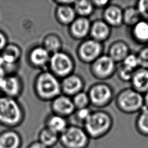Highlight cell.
<instances>
[{
  "instance_id": "cell-1",
  "label": "cell",
  "mask_w": 148,
  "mask_h": 148,
  "mask_svg": "<svg viewBox=\"0 0 148 148\" xmlns=\"http://www.w3.org/2000/svg\"><path fill=\"white\" fill-rule=\"evenodd\" d=\"M25 119L24 110L16 98L0 97V124L8 129L20 126Z\"/></svg>"
},
{
  "instance_id": "cell-2",
  "label": "cell",
  "mask_w": 148,
  "mask_h": 148,
  "mask_svg": "<svg viewBox=\"0 0 148 148\" xmlns=\"http://www.w3.org/2000/svg\"><path fill=\"white\" fill-rule=\"evenodd\" d=\"M36 96L43 101H51L61 94L60 79L49 70H43L36 76L34 82Z\"/></svg>"
},
{
  "instance_id": "cell-3",
  "label": "cell",
  "mask_w": 148,
  "mask_h": 148,
  "mask_svg": "<svg viewBox=\"0 0 148 148\" xmlns=\"http://www.w3.org/2000/svg\"><path fill=\"white\" fill-rule=\"evenodd\" d=\"M113 124V118L108 112L97 110L92 111L83 124V128L90 139H99L109 132Z\"/></svg>"
},
{
  "instance_id": "cell-4",
  "label": "cell",
  "mask_w": 148,
  "mask_h": 148,
  "mask_svg": "<svg viewBox=\"0 0 148 148\" xmlns=\"http://www.w3.org/2000/svg\"><path fill=\"white\" fill-rule=\"evenodd\" d=\"M115 104L117 108L126 114L139 112L144 107L143 95L132 87L121 90L116 95Z\"/></svg>"
},
{
  "instance_id": "cell-5",
  "label": "cell",
  "mask_w": 148,
  "mask_h": 148,
  "mask_svg": "<svg viewBox=\"0 0 148 148\" xmlns=\"http://www.w3.org/2000/svg\"><path fill=\"white\" fill-rule=\"evenodd\" d=\"M47 68L51 73L62 79L73 73L75 63L71 54L61 50L51 55Z\"/></svg>"
},
{
  "instance_id": "cell-6",
  "label": "cell",
  "mask_w": 148,
  "mask_h": 148,
  "mask_svg": "<svg viewBox=\"0 0 148 148\" xmlns=\"http://www.w3.org/2000/svg\"><path fill=\"white\" fill-rule=\"evenodd\" d=\"M90 140L83 127L77 125H69L59 136V143L64 148H87Z\"/></svg>"
},
{
  "instance_id": "cell-7",
  "label": "cell",
  "mask_w": 148,
  "mask_h": 148,
  "mask_svg": "<svg viewBox=\"0 0 148 148\" xmlns=\"http://www.w3.org/2000/svg\"><path fill=\"white\" fill-rule=\"evenodd\" d=\"M87 94L90 105L97 108H103L108 106L113 101L114 91L108 83L98 82L92 84Z\"/></svg>"
},
{
  "instance_id": "cell-8",
  "label": "cell",
  "mask_w": 148,
  "mask_h": 148,
  "mask_svg": "<svg viewBox=\"0 0 148 148\" xmlns=\"http://www.w3.org/2000/svg\"><path fill=\"white\" fill-rule=\"evenodd\" d=\"M116 64L107 54H103L90 64V71L95 79L101 80H108L116 73Z\"/></svg>"
},
{
  "instance_id": "cell-9",
  "label": "cell",
  "mask_w": 148,
  "mask_h": 148,
  "mask_svg": "<svg viewBox=\"0 0 148 148\" xmlns=\"http://www.w3.org/2000/svg\"><path fill=\"white\" fill-rule=\"evenodd\" d=\"M103 43L89 38L80 43L76 50V54L81 62L91 64L103 54Z\"/></svg>"
},
{
  "instance_id": "cell-10",
  "label": "cell",
  "mask_w": 148,
  "mask_h": 148,
  "mask_svg": "<svg viewBox=\"0 0 148 148\" xmlns=\"http://www.w3.org/2000/svg\"><path fill=\"white\" fill-rule=\"evenodd\" d=\"M0 89L4 95L17 99L23 92V83L16 73L1 78Z\"/></svg>"
},
{
  "instance_id": "cell-11",
  "label": "cell",
  "mask_w": 148,
  "mask_h": 148,
  "mask_svg": "<svg viewBox=\"0 0 148 148\" xmlns=\"http://www.w3.org/2000/svg\"><path fill=\"white\" fill-rule=\"evenodd\" d=\"M50 108L52 113L65 118L73 115L76 110L72 98L62 94L51 101Z\"/></svg>"
},
{
  "instance_id": "cell-12",
  "label": "cell",
  "mask_w": 148,
  "mask_h": 148,
  "mask_svg": "<svg viewBox=\"0 0 148 148\" xmlns=\"http://www.w3.org/2000/svg\"><path fill=\"white\" fill-rule=\"evenodd\" d=\"M61 94L72 97L83 91L84 82L79 75L73 73L60 81Z\"/></svg>"
},
{
  "instance_id": "cell-13",
  "label": "cell",
  "mask_w": 148,
  "mask_h": 148,
  "mask_svg": "<svg viewBox=\"0 0 148 148\" xmlns=\"http://www.w3.org/2000/svg\"><path fill=\"white\" fill-rule=\"evenodd\" d=\"M50 56L51 54L42 46H35L28 51L27 59L33 68L44 69L48 66Z\"/></svg>"
},
{
  "instance_id": "cell-14",
  "label": "cell",
  "mask_w": 148,
  "mask_h": 148,
  "mask_svg": "<svg viewBox=\"0 0 148 148\" xmlns=\"http://www.w3.org/2000/svg\"><path fill=\"white\" fill-rule=\"evenodd\" d=\"M91 22L88 18L77 17L69 25V34L75 40H84L90 34Z\"/></svg>"
},
{
  "instance_id": "cell-15",
  "label": "cell",
  "mask_w": 148,
  "mask_h": 148,
  "mask_svg": "<svg viewBox=\"0 0 148 148\" xmlns=\"http://www.w3.org/2000/svg\"><path fill=\"white\" fill-rule=\"evenodd\" d=\"M123 9L116 4L110 3L103 9L102 20L111 28H119L123 25Z\"/></svg>"
},
{
  "instance_id": "cell-16",
  "label": "cell",
  "mask_w": 148,
  "mask_h": 148,
  "mask_svg": "<svg viewBox=\"0 0 148 148\" xmlns=\"http://www.w3.org/2000/svg\"><path fill=\"white\" fill-rule=\"evenodd\" d=\"M112 28L102 19L91 22L90 34V38L103 43L110 36Z\"/></svg>"
},
{
  "instance_id": "cell-17",
  "label": "cell",
  "mask_w": 148,
  "mask_h": 148,
  "mask_svg": "<svg viewBox=\"0 0 148 148\" xmlns=\"http://www.w3.org/2000/svg\"><path fill=\"white\" fill-rule=\"evenodd\" d=\"M130 53V48L128 43L124 40H118L109 45L107 54L117 64L122 62Z\"/></svg>"
},
{
  "instance_id": "cell-18",
  "label": "cell",
  "mask_w": 148,
  "mask_h": 148,
  "mask_svg": "<svg viewBox=\"0 0 148 148\" xmlns=\"http://www.w3.org/2000/svg\"><path fill=\"white\" fill-rule=\"evenodd\" d=\"M23 139L20 134L13 129L0 133V148H21Z\"/></svg>"
},
{
  "instance_id": "cell-19",
  "label": "cell",
  "mask_w": 148,
  "mask_h": 148,
  "mask_svg": "<svg viewBox=\"0 0 148 148\" xmlns=\"http://www.w3.org/2000/svg\"><path fill=\"white\" fill-rule=\"evenodd\" d=\"M133 89L142 94L148 91V69L139 67L133 73L130 81Z\"/></svg>"
},
{
  "instance_id": "cell-20",
  "label": "cell",
  "mask_w": 148,
  "mask_h": 148,
  "mask_svg": "<svg viewBox=\"0 0 148 148\" xmlns=\"http://www.w3.org/2000/svg\"><path fill=\"white\" fill-rule=\"evenodd\" d=\"M55 17L59 24L64 26H69L77 16L73 5H65L57 6Z\"/></svg>"
},
{
  "instance_id": "cell-21",
  "label": "cell",
  "mask_w": 148,
  "mask_h": 148,
  "mask_svg": "<svg viewBox=\"0 0 148 148\" xmlns=\"http://www.w3.org/2000/svg\"><path fill=\"white\" fill-rule=\"evenodd\" d=\"M130 34L132 39L138 44L148 45V21L142 19L131 27Z\"/></svg>"
},
{
  "instance_id": "cell-22",
  "label": "cell",
  "mask_w": 148,
  "mask_h": 148,
  "mask_svg": "<svg viewBox=\"0 0 148 148\" xmlns=\"http://www.w3.org/2000/svg\"><path fill=\"white\" fill-rule=\"evenodd\" d=\"M66 118L52 113L46 119L45 127L54 132L60 135L68 127Z\"/></svg>"
},
{
  "instance_id": "cell-23",
  "label": "cell",
  "mask_w": 148,
  "mask_h": 148,
  "mask_svg": "<svg viewBox=\"0 0 148 148\" xmlns=\"http://www.w3.org/2000/svg\"><path fill=\"white\" fill-rule=\"evenodd\" d=\"M21 55L22 51L19 46L14 43H8L2 51L1 57L9 63L17 64Z\"/></svg>"
},
{
  "instance_id": "cell-24",
  "label": "cell",
  "mask_w": 148,
  "mask_h": 148,
  "mask_svg": "<svg viewBox=\"0 0 148 148\" xmlns=\"http://www.w3.org/2000/svg\"><path fill=\"white\" fill-rule=\"evenodd\" d=\"M59 135L45 127L39 131L37 140L46 147L51 148L59 143Z\"/></svg>"
},
{
  "instance_id": "cell-25",
  "label": "cell",
  "mask_w": 148,
  "mask_h": 148,
  "mask_svg": "<svg viewBox=\"0 0 148 148\" xmlns=\"http://www.w3.org/2000/svg\"><path fill=\"white\" fill-rule=\"evenodd\" d=\"M42 46L51 55L62 50V42L58 35L51 33L44 37Z\"/></svg>"
},
{
  "instance_id": "cell-26",
  "label": "cell",
  "mask_w": 148,
  "mask_h": 148,
  "mask_svg": "<svg viewBox=\"0 0 148 148\" xmlns=\"http://www.w3.org/2000/svg\"><path fill=\"white\" fill-rule=\"evenodd\" d=\"M73 7L77 17L88 18L92 14L95 8L91 1H75Z\"/></svg>"
},
{
  "instance_id": "cell-27",
  "label": "cell",
  "mask_w": 148,
  "mask_h": 148,
  "mask_svg": "<svg viewBox=\"0 0 148 148\" xmlns=\"http://www.w3.org/2000/svg\"><path fill=\"white\" fill-rule=\"evenodd\" d=\"M123 24L132 27L142 20L140 14L135 6H128L123 9Z\"/></svg>"
},
{
  "instance_id": "cell-28",
  "label": "cell",
  "mask_w": 148,
  "mask_h": 148,
  "mask_svg": "<svg viewBox=\"0 0 148 148\" xmlns=\"http://www.w3.org/2000/svg\"><path fill=\"white\" fill-rule=\"evenodd\" d=\"M137 130L142 134L148 135V108L144 106L136 119Z\"/></svg>"
},
{
  "instance_id": "cell-29",
  "label": "cell",
  "mask_w": 148,
  "mask_h": 148,
  "mask_svg": "<svg viewBox=\"0 0 148 148\" xmlns=\"http://www.w3.org/2000/svg\"><path fill=\"white\" fill-rule=\"evenodd\" d=\"M72 99L76 110L88 108L90 105L87 92H84L83 91L72 97Z\"/></svg>"
},
{
  "instance_id": "cell-30",
  "label": "cell",
  "mask_w": 148,
  "mask_h": 148,
  "mask_svg": "<svg viewBox=\"0 0 148 148\" xmlns=\"http://www.w3.org/2000/svg\"><path fill=\"white\" fill-rule=\"evenodd\" d=\"M134 72V71L125 67L122 64L117 67V76L121 81L124 82H130Z\"/></svg>"
},
{
  "instance_id": "cell-31",
  "label": "cell",
  "mask_w": 148,
  "mask_h": 148,
  "mask_svg": "<svg viewBox=\"0 0 148 148\" xmlns=\"http://www.w3.org/2000/svg\"><path fill=\"white\" fill-rule=\"evenodd\" d=\"M125 67L135 71L139 68V64L136 54L130 53L121 62Z\"/></svg>"
},
{
  "instance_id": "cell-32",
  "label": "cell",
  "mask_w": 148,
  "mask_h": 148,
  "mask_svg": "<svg viewBox=\"0 0 148 148\" xmlns=\"http://www.w3.org/2000/svg\"><path fill=\"white\" fill-rule=\"evenodd\" d=\"M139 67L148 69V45L142 47L136 54Z\"/></svg>"
},
{
  "instance_id": "cell-33",
  "label": "cell",
  "mask_w": 148,
  "mask_h": 148,
  "mask_svg": "<svg viewBox=\"0 0 148 148\" xmlns=\"http://www.w3.org/2000/svg\"><path fill=\"white\" fill-rule=\"evenodd\" d=\"M135 6L138 9L142 19L148 21V0L138 1Z\"/></svg>"
},
{
  "instance_id": "cell-34",
  "label": "cell",
  "mask_w": 148,
  "mask_h": 148,
  "mask_svg": "<svg viewBox=\"0 0 148 148\" xmlns=\"http://www.w3.org/2000/svg\"><path fill=\"white\" fill-rule=\"evenodd\" d=\"M91 112L92 111L88 107V108L76 109L73 114L75 115V119L77 121L83 124L84 121L88 119V117H89Z\"/></svg>"
},
{
  "instance_id": "cell-35",
  "label": "cell",
  "mask_w": 148,
  "mask_h": 148,
  "mask_svg": "<svg viewBox=\"0 0 148 148\" xmlns=\"http://www.w3.org/2000/svg\"><path fill=\"white\" fill-rule=\"evenodd\" d=\"M95 9H105L110 3V1L107 0H94L91 1Z\"/></svg>"
},
{
  "instance_id": "cell-36",
  "label": "cell",
  "mask_w": 148,
  "mask_h": 148,
  "mask_svg": "<svg viewBox=\"0 0 148 148\" xmlns=\"http://www.w3.org/2000/svg\"><path fill=\"white\" fill-rule=\"evenodd\" d=\"M8 44L7 36L3 32L0 31V51H2Z\"/></svg>"
},
{
  "instance_id": "cell-37",
  "label": "cell",
  "mask_w": 148,
  "mask_h": 148,
  "mask_svg": "<svg viewBox=\"0 0 148 148\" xmlns=\"http://www.w3.org/2000/svg\"><path fill=\"white\" fill-rule=\"evenodd\" d=\"M27 148H47L43 145L40 143L39 141L36 140L30 143Z\"/></svg>"
},
{
  "instance_id": "cell-38",
  "label": "cell",
  "mask_w": 148,
  "mask_h": 148,
  "mask_svg": "<svg viewBox=\"0 0 148 148\" xmlns=\"http://www.w3.org/2000/svg\"><path fill=\"white\" fill-rule=\"evenodd\" d=\"M75 1L72 0H57L54 1V3L56 5H73Z\"/></svg>"
},
{
  "instance_id": "cell-39",
  "label": "cell",
  "mask_w": 148,
  "mask_h": 148,
  "mask_svg": "<svg viewBox=\"0 0 148 148\" xmlns=\"http://www.w3.org/2000/svg\"><path fill=\"white\" fill-rule=\"evenodd\" d=\"M143 95V101H144V106L148 108V91L145 92Z\"/></svg>"
}]
</instances>
